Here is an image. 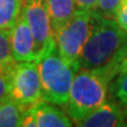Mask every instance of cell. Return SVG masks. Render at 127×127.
Masks as SVG:
<instances>
[{"label":"cell","instance_id":"cell-1","mask_svg":"<svg viewBox=\"0 0 127 127\" xmlns=\"http://www.w3.org/2000/svg\"><path fill=\"white\" fill-rule=\"evenodd\" d=\"M127 55V32L114 18L94 11V21L79 57V69L100 70L113 78Z\"/></svg>","mask_w":127,"mask_h":127},{"label":"cell","instance_id":"cell-2","mask_svg":"<svg viewBox=\"0 0 127 127\" xmlns=\"http://www.w3.org/2000/svg\"><path fill=\"white\" fill-rule=\"evenodd\" d=\"M107 73L100 70L79 69L71 85L66 110L73 123H78L107 100L108 84L111 81Z\"/></svg>","mask_w":127,"mask_h":127},{"label":"cell","instance_id":"cell-3","mask_svg":"<svg viewBox=\"0 0 127 127\" xmlns=\"http://www.w3.org/2000/svg\"><path fill=\"white\" fill-rule=\"evenodd\" d=\"M41 83L42 101L54 105H66L75 71L63 59L56 43L36 58Z\"/></svg>","mask_w":127,"mask_h":127},{"label":"cell","instance_id":"cell-4","mask_svg":"<svg viewBox=\"0 0 127 127\" xmlns=\"http://www.w3.org/2000/svg\"><path fill=\"white\" fill-rule=\"evenodd\" d=\"M94 21V11L77 9L71 20L55 35L57 50L63 59L75 72L79 70V57Z\"/></svg>","mask_w":127,"mask_h":127},{"label":"cell","instance_id":"cell-5","mask_svg":"<svg viewBox=\"0 0 127 127\" xmlns=\"http://www.w3.org/2000/svg\"><path fill=\"white\" fill-rule=\"evenodd\" d=\"M11 97L23 109L41 101V83L36 59L17 63L10 75Z\"/></svg>","mask_w":127,"mask_h":127},{"label":"cell","instance_id":"cell-6","mask_svg":"<svg viewBox=\"0 0 127 127\" xmlns=\"http://www.w3.org/2000/svg\"><path fill=\"white\" fill-rule=\"evenodd\" d=\"M22 13L33 34L35 47H36V56L38 57L56 43L46 1L45 0H25Z\"/></svg>","mask_w":127,"mask_h":127},{"label":"cell","instance_id":"cell-7","mask_svg":"<svg viewBox=\"0 0 127 127\" xmlns=\"http://www.w3.org/2000/svg\"><path fill=\"white\" fill-rule=\"evenodd\" d=\"M11 47L12 55L17 63L35 61L37 57L33 34L22 11L11 29Z\"/></svg>","mask_w":127,"mask_h":127},{"label":"cell","instance_id":"cell-8","mask_svg":"<svg viewBox=\"0 0 127 127\" xmlns=\"http://www.w3.org/2000/svg\"><path fill=\"white\" fill-rule=\"evenodd\" d=\"M75 125L79 127H126L127 123L124 111L116 103L106 100Z\"/></svg>","mask_w":127,"mask_h":127},{"label":"cell","instance_id":"cell-9","mask_svg":"<svg viewBox=\"0 0 127 127\" xmlns=\"http://www.w3.org/2000/svg\"><path fill=\"white\" fill-rule=\"evenodd\" d=\"M34 114L37 127H71L72 120L56 105L46 101H39L30 107Z\"/></svg>","mask_w":127,"mask_h":127},{"label":"cell","instance_id":"cell-10","mask_svg":"<svg viewBox=\"0 0 127 127\" xmlns=\"http://www.w3.org/2000/svg\"><path fill=\"white\" fill-rule=\"evenodd\" d=\"M51 23L56 35L62 28L67 25L77 11L75 0H45Z\"/></svg>","mask_w":127,"mask_h":127},{"label":"cell","instance_id":"cell-11","mask_svg":"<svg viewBox=\"0 0 127 127\" xmlns=\"http://www.w3.org/2000/svg\"><path fill=\"white\" fill-rule=\"evenodd\" d=\"M22 107L13 98L0 102V127H18L21 124Z\"/></svg>","mask_w":127,"mask_h":127},{"label":"cell","instance_id":"cell-12","mask_svg":"<svg viewBox=\"0 0 127 127\" xmlns=\"http://www.w3.org/2000/svg\"><path fill=\"white\" fill-rule=\"evenodd\" d=\"M25 0H0V30H11L21 14Z\"/></svg>","mask_w":127,"mask_h":127},{"label":"cell","instance_id":"cell-13","mask_svg":"<svg viewBox=\"0 0 127 127\" xmlns=\"http://www.w3.org/2000/svg\"><path fill=\"white\" fill-rule=\"evenodd\" d=\"M16 64L12 55L11 30H0V73L10 77Z\"/></svg>","mask_w":127,"mask_h":127},{"label":"cell","instance_id":"cell-14","mask_svg":"<svg viewBox=\"0 0 127 127\" xmlns=\"http://www.w3.org/2000/svg\"><path fill=\"white\" fill-rule=\"evenodd\" d=\"M122 0H97L95 11L103 16L114 18Z\"/></svg>","mask_w":127,"mask_h":127},{"label":"cell","instance_id":"cell-15","mask_svg":"<svg viewBox=\"0 0 127 127\" xmlns=\"http://www.w3.org/2000/svg\"><path fill=\"white\" fill-rule=\"evenodd\" d=\"M114 94L122 105L127 106V70L119 74L114 85Z\"/></svg>","mask_w":127,"mask_h":127},{"label":"cell","instance_id":"cell-16","mask_svg":"<svg viewBox=\"0 0 127 127\" xmlns=\"http://www.w3.org/2000/svg\"><path fill=\"white\" fill-rule=\"evenodd\" d=\"M114 20L123 30L127 32V0H122L119 10L114 16Z\"/></svg>","mask_w":127,"mask_h":127},{"label":"cell","instance_id":"cell-17","mask_svg":"<svg viewBox=\"0 0 127 127\" xmlns=\"http://www.w3.org/2000/svg\"><path fill=\"white\" fill-rule=\"evenodd\" d=\"M11 98V83L10 77L0 73V102Z\"/></svg>","mask_w":127,"mask_h":127},{"label":"cell","instance_id":"cell-18","mask_svg":"<svg viewBox=\"0 0 127 127\" xmlns=\"http://www.w3.org/2000/svg\"><path fill=\"white\" fill-rule=\"evenodd\" d=\"M75 2H76V5L78 9L95 11L97 0H75Z\"/></svg>","mask_w":127,"mask_h":127},{"label":"cell","instance_id":"cell-19","mask_svg":"<svg viewBox=\"0 0 127 127\" xmlns=\"http://www.w3.org/2000/svg\"><path fill=\"white\" fill-rule=\"evenodd\" d=\"M127 70V55H126V57L123 59V62L121 63V66H120V73L122 72H124V71ZM119 73V74H120Z\"/></svg>","mask_w":127,"mask_h":127},{"label":"cell","instance_id":"cell-20","mask_svg":"<svg viewBox=\"0 0 127 127\" xmlns=\"http://www.w3.org/2000/svg\"><path fill=\"white\" fill-rule=\"evenodd\" d=\"M124 116H125V120H126V123H127V106H126V109L124 110Z\"/></svg>","mask_w":127,"mask_h":127}]
</instances>
